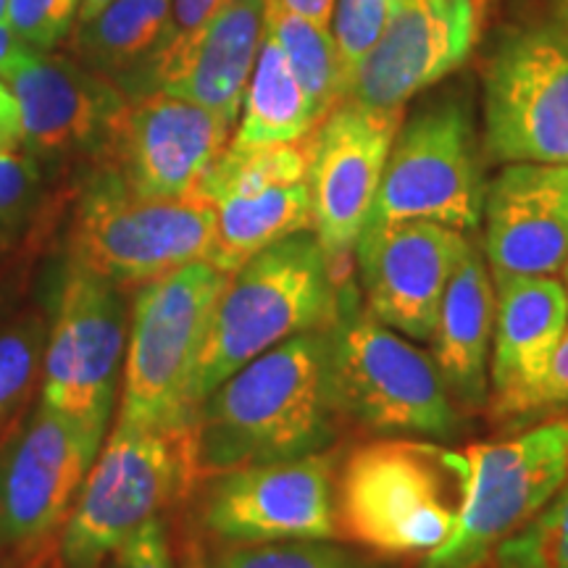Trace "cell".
Instances as JSON below:
<instances>
[{"label": "cell", "mask_w": 568, "mask_h": 568, "mask_svg": "<svg viewBox=\"0 0 568 568\" xmlns=\"http://www.w3.org/2000/svg\"><path fill=\"white\" fill-rule=\"evenodd\" d=\"M337 416L329 326L284 339L197 406L201 481L324 450L335 439Z\"/></svg>", "instance_id": "1"}, {"label": "cell", "mask_w": 568, "mask_h": 568, "mask_svg": "<svg viewBox=\"0 0 568 568\" xmlns=\"http://www.w3.org/2000/svg\"><path fill=\"white\" fill-rule=\"evenodd\" d=\"M343 282L316 234L297 232L253 255L226 282L197 361L195 406L284 339L335 324Z\"/></svg>", "instance_id": "2"}, {"label": "cell", "mask_w": 568, "mask_h": 568, "mask_svg": "<svg viewBox=\"0 0 568 568\" xmlns=\"http://www.w3.org/2000/svg\"><path fill=\"white\" fill-rule=\"evenodd\" d=\"M197 481L195 418L174 424L116 422L67 518L63 564L98 568Z\"/></svg>", "instance_id": "3"}, {"label": "cell", "mask_w": 568, "mask_h": 568, "mask_svg": "<svg viewBox=\"0 0 568 568\" xmlns=\"http://www.w3.org/2000/svg\"><path fill=\"white\" fill-rule=\"evenodd\" d=\"M458 506L450 450L416 439L358 445L335 479L337 535L379 556L439 548L456 527Z\"/></svg>", "instance_id": "4"}, {"label": "cell", "mask_w": 568, "mask_h": 568, "mask_svg": "<svg viewBox=\"0 0 568 568\" xmlns=\"http://www.w3.org/2000/svg\"><path fill=\"white\" fill-rule=\"evenodd\" d=\"M329 335L339 414L387 437L460 435L464 422L435 358L372 316L351 282L339 287V311Z\"/></svg>", "instance_id": "5"}, {"label": "cell", "mask_w": 568, "mask_h": 568, "mask_svg": "<svg viewBox=\"0 0 568 568\" xmlns=\"http://www.w3.org/2000/svg\"><path fill=\"white\" fill-rule=\"evenodd\" d=\"M460 481L456 527L418 568H481L503 539L568 481V414L497 443L450 450Z\"/></svg>", "instance_id": "6"}, {"label": "cell", "mask_w": 568, "mask_h": 568, "mask_svg": "<svg viewBox=\"0 0 568 568\" xmlns=\"http://www.w3.org/2000/svg\"><path fill=\"white\" fill-rule=\"evenodd\" d=\"M226 282L230 274L197 261L138 290L116 422L174 424L197 416V361Z\"/></svg>", "instance_id": "7"}, {"label": "cell", "mask_w": 568, "mask_h": 568, "mask_svg": "<svg viewBox=\"0 0 568 568\" xmlns=\"http://www.w3.org/2000/svg\"><path fill=\"white\" fill-rule=\"evenodd\" d=\"M213 237L216 209L205 195L148 197L103 169L71 226V261L122 290H140L209 261Z\"/></svg>", "instance_id": "8"}, {"label": "cell", "mask_w": 568, "mask_h": 568, "mask_svg": "<svg viewBox=\"0 0 568 568\" xmlns=\"http://www.w3.org/2000/svg\"><path fill=\"white\" fill-rule=\"evenodd\" d=\"M485 193L468 101L435 98L397 130L368 224L424 219L471 232L481 222Z\"/></svg>", "instance_id": "9"}, {"label": "cell", "mask_w": 568, "mask_h": 568, "mask_svg": "<svg viewBox=\"0 0 568 568\" xmlns=\"http://www.w3.org/2000/svg\"><path fill=\"white\" fill-rule=\"evenodd\" d=\"M126 290L69 261L42 358V403L105 435L130 339Z\"/></svg>", "instance_id": "10"}, {"label": "cell", "mask_w": 568, "mask_h": 568, "mask_svg": "<svg viewBox=\"0 0 568 568\" xmlns=\"http://www.w3.org/2000/svg\"><path fill=\"white\" fill-rule=\"evenodd\" d=\"M485 148L500 163L568 166V42L524 24L495 42L485 69Z\"/></svg>", "instance_id": "11"}, {"label": "cell", "mask_w": 568, "mask_h": 568, "mask_svg": "<svg viewBox=\"0 0 568 568\" xmlns=\"http://www.w3.org/2000/svg\"><path fill=\"white\" fill-rule=\"evenodd\" d=\"M197 193L216 209L209 264L234 274L253 255L314 226L308 138L282 145H226Z\"/></svg>", "instance_id": "12"}, {"label": "cell", "mask_w": 568, "mask_h": 568, "mask_svg": "<svg viewBox=\"0 0 568 568\" xmlns=\"http://www.w3.org/2000/svg\"><path fill=\"white\" fill-rule=\"evenodd\" d=\"M403 111H374L343 101L308 140L311 216L337 280H347L355 243L372 216Z\"/></svg>", "instance_id": "13"}, {"label": "cell", "mask_w": 568, "mask_h": 568, "mask_svg": "<svg viewBox=\"0 0 568 568\" xmlns=\"http://www.w3.org/2000/svg\"><path fill=\"white\" fill-rule=\"evenodd\" d=\"M230 130L232 122L193 101L163 90L140 92L113 119L103 169L140 195H193L226 151Z\"/></svg>", "instance_id": "14"}, {"label": "cell", "mask_w": 568, "mask_h": 568, "mask_svg": "<svg viewBox=\"0 0 568 568\" xmlns=\"http://www.w3.org/2000/svg\"><path fill=\"white\" fill-rule=\"evenodd\" d=\"M203 524L234 545L337 537L335 458L318 450L219 474L205 495Z\"/></svg>", "instance_id": "15"}, {"label": "cell", "mask_w": 568, "mask_h": 568, "mask_svg": "<svg viewBox=\"0 0 568 568\" xmlns=\"http://www.w3.org/2000/svg\"><path fill=\"white\" fill-rule=\"evenodd\" d=\"M0 439V545L24 548L69 516L103 437L40 400L19 429Z\"/></svg>", "instance_id": "16"}, {"label": "cell", "mask_w": 568, "mask_h": 568, "mask_svg": "<svg viewBox=\"0 0 568 568\" xmlns=\"http://www.w3.org/2000/svg\"><path fill=\"white\" fill-rule=\"evenodd\" d=\"M468 245L466 232L424 219L366 224L353 251L366 308L410 339H429Z\"/></svg>", "instance_id": "17"}, {"label": "cell", "mask_w": 568, "mask_h": 568, "mask_svg": "<svg viewBox=\"0 0 568 568\" xmlns=\"http://www.w3.org/2000/svg\"><path fill=\"white\" fill-rule=\"evenodd\" d=\"M479 38V0H406L355 69L347 98L403 111L410 98L464 67Z\"/></svg>", "instance_id": "18"}, {"label": "cell", "mask_w": 568, "mask_h": 568, "mask_svg": "<svg viewBox=\"0 0 568 568\" xmlns=\"http://www.w3.org/2000/svg\"><path fill=\"white\" fill-rule=\"evenodd\" d=\"M6 84L19 103L27 151L38 161L101 155L126 103L122 88L67 55L34 53L6 77Z\"/></svg>", "instance_id": "19"}, {"label": "cell", "mask_w": 568, "mask_h": 568, "mask_svg": "<svg viewBox=\"0 0 568 568\" xmlns=\"http://www.w3.org/2000/svg\"><path fill=\"white\" fill-rule=\"evenodd\" d=\"M485 253L497 276H552L568 261V166L508 163L485 193Z\"/></svg>", "instance_id": "20"}, {"label": "cell", "mask_w": 568, "mask_h": 568, "mask_svg": "<svg viewBox=\"0 0 568 568\" xmlns=\"http://www.w3.org/2000/svg\"><path fill=\"white\" fill-rule=\"evenodd\" d=\"M489 361V410L497 422L527 418L568 326L566 287L552 276H497Z\"/></svg>", "instance_id": "21"}, {"label": "cell", "mask_w": 568, "mask_h": 568, "mask_svg": "<svg viewBox=\"0 0 568 568\" xmlns=\"http://www.w3.org/2000/svg\"><path fill=\"white\" fill-rule=\"evenodd\" d=\"M266 32V0H226L182 51L153 69L151 88L237 122Z\"/></svg>", "instance_id": "22"}, {"label": "cell", "mask_w": 568, "mask_h": 568, "mask_svg": "<svg viewBox=\"0 0 568 568\" xmlns=\"http://www.w3.org/2000/svg\"><path fill=\"white\" fill-rule=\"evenodd\" d=\"M495 329V282L479 251L468 245L439 303L432 358L453 403L477 410L489 400V345Z\"/></svg>", "instance_id": "23"}, {"label": "cell", "mask_w": 568, "mask_h": 568, "mask_svg": "<svg viewBox=\"0 0 568 568\" xmlns=\"http://www.w3.org/2000/svg\"><path fill=\"white\" fill-rule=\"evenodd\" d=\"M172 0H111L101 13L74 27L69 51L82 67L140 95L151 84L169 32Z\"/></svg>", "instance_id": "24"}, {"label": "cell", "mask_w": 568, "mask_h": 568, "mask_svg": "<svg viewBox=\"0 0 568 568\" xmlns=\"http://www.w3.org/2000/svg\"><path fill=\"white\" fill-rule=\"evenodd\" d=\"M318 126L308 98L290 69L287 55L272 34L264 32L258 59L243 98V119L232 145H282L305 140Z\"/></svg>", "instance_id": "25"}, {"label": "cell", "mask_w": 568, "mask_h": 568, "mask_svg": "<svg viewBox=\"0 0 568 568\" xmlns=\"http://www.w3.org/2000/svg\"><path fill=\"white\" fill-rule=\"evenodd\" d=\"M266 32L282 45L290 69L295 71L322 124L326 113L345 101V77L332 30L295 13L266 11Z\"/></svg>", "instance_id": "26"}, {"label": "cell", "mask_w": 568, "mask_h": 568, "mask_svg": "<svg viewBox=\"0 0 568 568\" xmlns=\"http://www.w3.org/2000/svg\"><path fill=\"white\" fill-rule=\"evenodd\" d=\"M48 329L45 316L30 314L0 332V437H6L42 379Z\"/></svg>", "instance_id": "27"}, {"label": "cell", "mask_w": 568, "mask_h": 568, "mask_svg": "<svg viewBox=\"0 0 568 568\" xmlns=\"http://www.w3.org/2000/svg\"><path fill=\"white\" fill-rule=\"evenodd\" d=\"M481 568H568V481L537 516L503 539Z\"/></svg>", "instance_id": "28"}, {"label": "cell", "mask_w": 568, "mask_h": 568, "mask_svg": "<svg viewBox=\"0 0 568 568\" xmlns=\"http://www.w3.org/2000/svg\"><path fill=\"white\" fill-rule=\"evenodd\" d=\"M211 568H389L382 560L361 556L332 539H293V542L240 545L224 552Z\"/></svg>", "instance_id": "29"}, {"label": "cell", "mask_w": 568, "mask_h": 568, "mask_svg": "<svg viewBox=\"0 0 568 568\" xmlns=\"http://www.w3.org/2000/svg\"><path fill=\"white\" fill-rule=\"evenodd\" d=\"M403 3L406 0H335L329 24L345 77V98L355 69L379 42Z\"/></svg>", "instance_id": "30"}, {"label": "cell", "mask_w": 568, "mask_h": 568, "mask_svg": "<svg viewBox=\"0 0 568 568\" xmlns=\"http://www.w3.org/2000/svg\"><path fill=\"white\" fill-rule=\"evenodd\" d=\"M40 161L19 145H0V243L13 237L40 203Z\"/></svg>", "instance_id": "31"}, {"label": "cell", "mask_w": 568, "mask_h": 568, "mask_svg": "<svg viewBox=\"0 0 568 568\" xmlns=\"http://www.w3.org/2000/svg\"><path fill=\"white\" fill-rule=\"evenodd\" d=\"M80 0H9L6 24L27 48L51 53L77 21Z\"/></svg>", "instance_id": "32"}, {"label": "cell", "mask_w": 568, "mask_h": 568, "mask_svg": "<svg viewBox=\"0 0 568 568\" xmlns=\"http://www.w3.org/2000/svg\"><path fill=\"white\" fill-rule=\"evenodd\" d=\"M226 0H172V13H169V32L166 42H163V51L155 61V67L169 55L182 51L197 32L209 24V19L216 13ZM153 67V69H155ZM153 77V71H151Z\"/></svg>", "instance_id": "33"}, {"label": "cell", "mask_w": 568, "mask_h": 568, "mask_svg": "<svg viewBox=\"0 0 568 568\" xmlns=\"http://www.w3.org/2000/svg\"><path fill=\"white\" fill-rule=\"evenodd\" d=\"M116 568H174L161 518L142 524L116 550Z\"/></svg>", "instance_id": "34"}, {"label": "cell", "mask_w": 568, "mask_h": 568, "mask_svg": "<svg viewBox=\"0 0 568 568\" xmlns=\"http://www.w3.org/2000/svg\"><path fill=\"white\" fill-rule=\"evenodd\" d=\"M568 406V326L560 337V343L552 353L548 372H545L542 382H539L535 400H531L529 416H542L548 410H558Z\"/></svg>", "instance_id": "35"}, {"label": "cell", "mask_w": 568, "mask_h": 568, "mask_svg": "<svg viewBox=\"0 0 568 568\" xmlns=\"http://www.w3.org/2000/svg\"><path fill=\"white\" fill-rule=\"evenodd\" d=\"M266 11L295 13V17L314 21V24L329 27L335 0H266Z\"/></svg>", "instance_id": "36"}, {"label": "cell", "mask_w": 568, "mask_h": 568, "mask_svg": "<svg viewBox=\"0 0 568 568\" xmlns=\"http://www.w3.org/2000/svg\"><path fill=\"white\" fill-rule=\"evenodd\" d=\"M34 53L38 51L27 48L24 42H21L17 34L9 30V24H0V77H3V80Z\"/></svg>", "instance_id": "37"}, {"label": "cell", "mask_w": 568, "mask_h": 568, "mask_svg": "<svg viewBox=\"0 0 568 568\" xmlns=\"http://www.w3.org/2000/svg\"><path fill=\"white\" fill-rule=\"evenodd\" d=\"M550 21H552V27L560 32V38L568 42V0H552Z\"/></svg>", "instance_id": "38"}, {"label": "cell", "mask_w": 568, "mask_h": 568, "mask_svg": "<svg viewBox=\"0 0 568 568\" xmlns=\"http://www.w3.org/2000/svg\"><path fill=\"white\" fill-rule=\"evenodd\" d=\"M111 0H80V11H77V24H82V21H90L95 13H101L105 6H109Z\"/></svg>", "instance_id": "39"}, {"label": "cell", "mask_w": 568, "mask_h": 568, "mask_svg": "<svg viewBox=\"0 0 568 568\" xmlns=\"http://www.w3.org/2000/svg\"><path fill=\"white\" fill-rule=\"evenodd\" d=\"M11 95H13L11 88H9V84H6L3 77H0V103H3V101H9Z\"/></svg>", "instance_id": "40"}, {"label": "cell", "mask_w": 568, "mask_h": 568, "mask_svg": "<svg viewBox=\"0 0 568 568\" xmlns=\"http://www.w3.org/2000/svg\"><path fill=\"white\" fill-rule=\"evenodd\" d=\"M6 13H9V0H0V24H6Z\"/></svg>", "instance_id": "41"}, {"label": "cell", "mask_w": 568, "mask_h": 568, "mask_svg": "<svg viewBox=\"0 0 568 568\" xmlns=\"http://www.w3.org/2000/svg\"><path fill=\"white\" fill-rule=\"evenodd\" d=\"M564 280H566L564 287H566V295H568V261H566V266H564Z\"/></svg>", "instance_id": "42"}]
</instances>
